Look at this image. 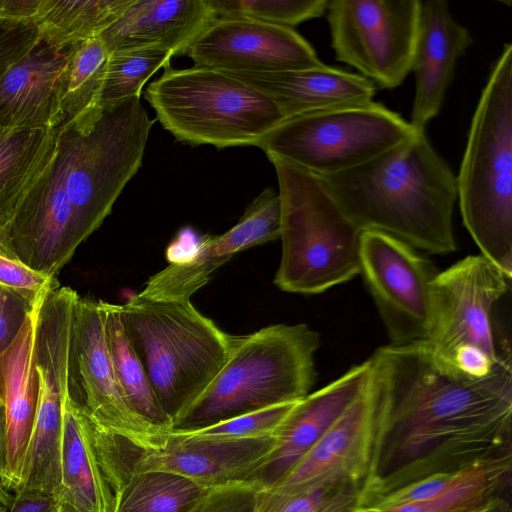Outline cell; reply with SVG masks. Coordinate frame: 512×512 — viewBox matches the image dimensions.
<instances>
[{"label": "cell", "mask_w": 512, "mask_h": 512, "mask_svg": "<svg viewBox=\"0 0 512 512\" xmlns=\"http://www.w3.org/2000/svg\"><path fill=\"white\" fill-rule=\"evenodd\" d=\"M172 57V52L160 49L111 53L100 93V109H111L130 98L140 97L144 84L159 69L170 66Z\"/></svg>", "instance_id": "836d02e7"}, {"label": "cell", "mask_w": 512, "mask_h": 512, "mask_svg": "<svg viewBox=\"0 0 512 512\" xmlns=\"http://www.w3.org/2000/svg\"><path fill=\"white\" fill-rule=\"evenodd\" d=\"M75 46L57 47L39 38L31 51L3 76L0 133L61 124L62 79Z\"/></svg>", "instance_id": "603a6c76"}, {"label": "cell", "mask_w": 512, "mask_h": 512, "mask_svg": "<svg viewBox=\"0 0 512 512\" xmlns=\"http://www.w3.org/2000/svg\"><path fill=\"white\" fill-rule=\"evenodd\" d=\"M512 276L482 255H470L439 272L432 289V319L421 341L433 362L451 372L467 356L512 365L500 310Z\"/></svg>", "instance_id": "9c48e42d"}, {"label": "cell", "mask_w": 512, "mask_h": 512, "mask_svg": "<svg viewBox=\"0 0 512 512\" xmlns=\"http://www.w3.org/2000/svg\"><path fill=\"white\" fill-rule=\"evenodd\" d=\"M109 55L100 37L73 48L62 79L61 123L102 111L99 99Z\"/></svg>", "instance_id": "1f68e13d"}, {"label": "cell", "mask_w": 512, "mask_h": 512, "mask_svg": "<svg viewBox=\"0 0 512 512\" xmlns=\"http://www.w3.org/2000/svg\"><path fill=\"white\" fill-rule=\"evenodd\" d=\"M511 480L509 455L472 467L460 483L435 498L357 512H483L497 500L511 497Z\"/></svg>", "instance_id": "f1b7e54d"}, {"label": "cell", "mask_w": 512, "mask_h": 512, "mask_svg": "<svg viewBox=\"0 0 512 512\" xmlns=\"http://www.w3.org/2000/svg\"><path fill=\"white\" fill-rule=\"evenodd\" d=\"M186 56L225 73H274L325 65L293 28L242 17H217Z\"/></svg>", "instance_id": "2e32d148"}, {"label": "cell", "mask_w": 512, "mask_h": 512, "mask_svg": "<svg viewBox=\"0 0 512 512\" xmlns=\"http://www.w3.org/2000/svg\"><path fill=\"white\" fill-rule=\"evenodd\" d=\"M417 132L394 111L369 101L286 118L256 147L266 156L323 176L369 162Z\"/></svg>", "instance_id": "30bf717a"}, {"label": "cell", "mask_w": 512, "mask_h": 512, "mask_svg": "<svg viewBox=\"0 0 512 512\" xmlns=\"http://www.w3.org/2000/svg\"><path fill=\"white\" fill-rule=\"evenodd\" d=\"M372 370L370 357L297 401L275 431L273 449L247 481L258 488L280 483L363 391Z\"/></svg>", "instance_id": "d6986e66"}, {"label": "cell", "mask_w": 512, "mask_h": 512, "mask_svg": "<svg viewBox=\"0 0 512 512\" xmlns=\"http://www.w3.org/2000/svg\"><path fill=\"white\" fill-rule=\"evenodd\" d=\"M58 126L0 133V225L53 155Z\"/></svg>", "instance_id": "83f0119b"}, {"label": "cell", "mask_w": 512, "mask_h": 512, "mask_svg": "<svg viewBox=\"0 0 512 512\" xmlns=\"http://www.w3.org/2000/svg\"><path fill=\"white\" fill-rule=\"evenodd\" d=\"M56 512H80L75 506L61 498V502Z\"/></svg>", "instance_id": "7dc6e473"}, {"label": "cell", "mask_w": 512, "mask_h": 512, "mask_svg": "<svg viewBox=\"0 0 512 512\" xmlns=\"http://www.w3.org/2000/svg\"><path fill=\"white\" fill-rule=\"evenodd\" d=\"M13 500V495L10 494L1 484H0V504L4 506L7 510L10 507Z\"/></svg>", "instance_id": "bcb514c9"}, {"label": "cell", "mask_w": 512, "mask_h": 512, "mask_svg": "<svg viewBox=\"0 0 512 512\" xmlns=\"http://www.w3.org/2000/svg\"><path fill=\"white\" fill-rule=\"evenodd\" d=\"M319 333L307 324H275L231 335L225 364L206 390L173 422L191 432L307 396L316 378Z\"/></svg>", "instance_id": "3957f363"}, {"label": "cell", "mask_w": 512, "mask_h": 512, "mask_svg": "<svg viewBox=\"0 0 512 512\" xmlns=\"http://www.w3.org/2000/svg\"><path fill=\"white\" fill-rule=\"evenodd\" d=\"M144 97L162 127L191 145L257 146L285 119L266 95L208 67L168 66Z\"/></svg>", "instance_id": "ba28073f"}, {"label": "cell", "mask_w": 512, "mask_h": 512, "mask_svg": "<svg viewBox=\"0 0 512 512\" xmlns=\"http://www.w3.org/2000/svg\"><path fill=\"white\" fill-rule=\"evenodd\" d=\"M209 1L218 17H242L288 28L323 16L328 5V0Z\"/></svg>", "instance_id": "e575fe53"}, {"label": "cell", "mask_w": 512, "mask_h": 512, "mask_svg": "<svg viewBox=\"0 0 512 512\" xmlns=\"http://www.w3.org/2000/svg\"><path fill=\"white\" fill-rule=\"evenodd\" d=\"M36 24L0 20V80L39 41Z\"/></svg>", "instance_id": "ab89813d"}, {"label": "cell", "mask_w": 512, "mask_h": 512, "mask_svg": "<svg viewBox=\"0 0 512 512\" xmlns=\"http://www.w3.org/2000/svg\"><path fill=\"white\" fill-rule=\"evenodd\" d=\"M61 486V498L80 512L113 511L114 495L99 462L93 423L73 383L62 396Z\"/></svg>", "instance_id": "484cf974"}, {"label": "cell", "mask_w": 512, "mask_h": 512, "mask_svg": "<svg viewBox=\"0 0 512 512\" xmlns=\"http://www.w3.org/2000/svg\"><path fill=\"white\" fill-rule=\"evenodd\" d=\"M463 224L481 255L512 276V45L494 64L456 177Z\"/></svg>", "instance_id": "277c9868"}, {"label": "cell", "mask_w": 512, "mask_h": 512, "mask_svg": "<svg viewBox=\"0 0 512 512\" xmlns=\"http://www.w3.org/2000/svg\"><path fill=\"white\" fill-rule=\"evenodd\" d=\"M0 284L14 291L31 306L59 287L56 277L39 272L0 252Z\"/></svg>", "instance_id": "8d00e7d4"}, {"label": "cell", "mask_w": 512, "mask_h": 512, "mask_svg": "<svg viewBox=\"0 0 512 512\" xmlns=\"http://www.w3.org/2000/svg\"><path fill=\"white\" fill-rule=\"evenodd\" d=\"M361 273L390 345L424 341L432 319V289L439 273L423 252L390 235L362 232Z\"/></svg>", "instance_id": "4fadbf2b"}, {"label": "cell", "mask_w": 512, "mask_h": 512, "mask_svg": "<svg viewBox=\"0 0 512 512\" xmlns=\"http://www.w3.org/2000/svg\"><path fill=\"white\" fill-rule=\"evenodd\" d=\"M217 17L209 0H131L99 37L109 54L160 49L186 56Z\"/></svg>", "instance_id": "cb8c5ba5"}, {"label": "cell", "mask_w": 512, "mask_h": 512, "mask_svg": "<svg viewBox=\"0 0 512 512\" xmlns=\"http://www.w3.org/2000/svg\"><path fill=\"white\" fill-rule=\"evenodd\" d=\"M483 512H512L511 497L497 500Z\"/></svg>", "instance_id": "f6af8a7d"}, {"label": "cell", "mask_w": 512, "mask_h": 512, "mask_svg": "<svg viewBox=\"0 0 512 512\" xmlns=\"http://www.w3.org/2000/svg\"><path fill=\"white\" fill-rule=\"evenodd\" d=\"M0 512H7V509L0 504Z\"/></svg>", "instance_id": "c3c4849f"}, {"label": "cell", "mask_w": 512, "mask_h": 512, "mask_svg": "<svg viewBox=\"0 0 512 512\" xmlns=\"http://www.w3.org/2000/svg\"><path fill=\"white\" fill-rule=\"evenodd\" d=\"M279 187L282 254L274 284L314 295L361 273L362 232L344 215L319 179L274 156Z\"/></svg>", "instance_id": "8992f818"}, {"label": "cell", "mask_w": 512, "mask_h": 512, "mask_svg": "<svg viewBox=\"0 0 512 512\" xmlns=\"http://www.w3.org/2000/svg\"><path fill=\"white\" fill-rule=\"evenodd\" d=\"M72 372L77 399L99 429L152 447L157 439L129 406L107 345L105 302L79 296L74 311Z\"/></svg>", "instance_id": "9a60e30c"}, {"label": "cell", "mask_w": 512, "mask_h": 512, "mask_svg": "<svg viewBox=\"0 0 512 512\" xmlns=\"http://www.w3.org/2000/svg\"><path fill=\"white\" fill-rule=\"evenodd\" d=\"M371 359L373 370L363 391L291 472L270 488L294 490L331 479H352L364 484L384 400L383 379Z\"/></svg>", "instance_id": "e0dca14e"}, {"label": "cell", "mask_w": 512, "mask_h": 512, "mask_svg": "<svg viewBox=\"0 0 512 512\" xmlns=\"http://www.w3.org/2000/svg\"><path fill=\"white\" fill-rule=\"evenodd\" d=\"M295 403L271 406L219 422L206 428L185 433L225 439L273 435Z\"/></svg>", "instance_id": "d590c367"}, {"label": "cell", "mask_w": 512, "mask_h": 512, "mask_svg": "<svg viewBox=\"0 0 512 512\" xmlns=\"http://www.w3.org/2000/svg\"><path fill=\"white\" fill-rule=\"evenodd\" d=\"M60 502V495L21 491L14 493L7 512H56Z\"/></svg>", "instance_id": "b9f144b4"}, {"label": "cell", "mask_w": 512, "mask_h": 512, "mask_svg": "<svg viewBox=\"0 0 512 512\" xmlns=\"http://www.w3.org/2000/svg\"><path fill=\"white\" fill-rule=\"evenodd\" d=\"M280 198L267 187L227 232L203 239L192 253L149 278L137 295L151 300H190L233 255L280 238Z\"/></svg>", "instance_id": "ac0fdd59"}, {"label": "cell", "mask_w": 512, "mask_h": 512, "mask_svg": "<svg viewBox=\"0 0 512 512\" xmlns=\"http://www.w3.org/2000/svg\"><path fill=\"white\" fill-rule=\"evenodd\" d=\"M316 177L361 232L384 233L424 253L456 250V176L425 131L360 166Z\"/></svg>", "instance_id": "7a4b0ae2"}, {"label": "cell", "mask_w": 512, "mask_h": 512, "mask_svg": "<svg viewBox=\"0 0 512 512\" xmlns=\"http://www.w3.org/2000/svg\"><path fill=\"white\" fill-rule=\"evenodd\" d=\"M131 0H43L35 21L40 38L57 47H73L99 37Z\"/></svg>", "instance_id": "f546056e"}, {"label": "cell", "mask_w": 512, "mask_h": 512, "mask_svg": "<svg viewBox=\"0 0 512 512\" xmlns=\"http://www.w3.org/2000/svg\"><path fill=\"white\" fill-rule=\"evenodd\" d=\"M105 332L116 378L124 396L158 444L172 431V422L163 412L129 340L122 322L120 305L105 302Z\"/></svg>", "instance_id": "4316f807"}, {"label": "cell", "mask_w": 512, "mask_h": 512, "mask_svg": "<svg viewBox=\"0 0 512 512\" xmlns=\"http://www.w3.org/2000/svg\"><path fill=\"white\" fill-rule=\"evenodd\" d=\"M31 307L20 295L0 284V352L15 338Z\"/></svg>", "instance_id": "60d3db41"}, {"label": "cell", "mask_w": 512, "mask_h": 512, "mask_svg": "<svg viewBox=\"0 0 512 512\" xmlns=\"http://www.w3.org/2000/svg\"><path fill=\"white\" fill-rule=\"evenodd\" d=\"M363 482L331 479L294 490L258 488V512H357Z\"/></svg>", "instance_id": "d6a6232c"}, {"label": "cell", "mask_w": 512, "mask_h": 512, "mask_svg": "<svg viewBox=\"0 0 512 512\" xmlns=\"http://www.w3.org/2000/svg\"><path fill=\"white\" fill-rule=\"evenodd\" d=\"M43 0H0V20L34 23Z\"/></svg>", "instance_id": "7bdbcfd3"}, {"label": "cell", "mask_w": 512, "mask_h": 512, "mask_svg": "<svg viewBox=\"0 0 512 512\" xmlns=\"http://www.w3.org/2000/svg\"><path fill=\"white\" fill-rule=\"evenodd\" d=\"M371 357L384 400L361 507L431 476L512 455V366L457 377L422 342L389 344Z\"/></svg>", "instance_id": "6da1fadb"}, {"label": "cell", "mask_w": 512, "mask_h": 512, "mask_svg": "<svg viewBox=\"0 0 512 512\" xmlns=\"http://www.w3.org/2000/svg\"><path fill=\"white\" fill-rule=\"evenodd\" d=\"M472 42L469 30L454 19L447 1H421L411 61L415 93L409 123L416 131H425L439 114L456 64Z\"/></svg>", "instance_id": "44dd1931"}, {"label": "cell", "mask_w": 512, "mask_h": 512, "mask_svg": "<svg viewBox=\"0 0 512 512\" xmlns=\"http://www.w3.org/2000/svg\"><path fill=\"white\" fill-rule=\"evenodd\" d=\"M209 490L172 472H135L113 489L112 512H190Z\"/></svg>", "instance_id": "4dcf8cb0"}, {"label": "cell", "mask_w": 512, "mask_h": 512, "mask_svg": "<svg viewBox=\"0 0 512 512\" xmlns=\"http://www.w3.org/2000/svg\"><path fill=\"white\" fill-rule=\"evenodd\" d=\"M257 490L248 481L213 488L190 512H258Z\"/></svg>", "instance_id": "f35d334b"}, {"label": "cell", "mask_w": 512, "mask_h": 512, "mask_svg": "<svg viewBox=\"0 0 512 512\" xmlns=\"http://www.w3.org/2000/svg\"><path fill=\"white\" fill-rule=\"evenodd\" d=\"M420 0H331L327 21L337 61L386 89L411 72Z\"/></svg>", "instance_id": "7c38bea8"}, {"label": "cell", "mask_w": 512, "mask_h": 512, "mask_svg": "<svg viewBox=\"0 0 512 512\" xmlns=\"http://www.w3.org/2000/svg\"><path fill=\"white\" fill-rule=\"evenodd\" d=\"M120 310L129 340L173 424L222 369L231 335L190 300H151L136 294Z\"/></svg>", "instance_id": "5b68a950"}, {"label": "cell", "mask_w": 512, "mask_h": 512, "mask_svg": "<svg viewBox=\"0 0 512 512\" xmlns=\"http://www.w3.org/2000/svg\"><path fill=\"white\" fill-rule=\"evenodd\" d=\"M6 470V421L2 399L0 397V484L2 485Z\"/></svg>", "instance_id": "ee69618b"}, {"label": "cell", "mask_w": 512, "mask_h": 512, "mask_svg": "<svg viewBox=\"0 0 512 512\" xmlns=\"http://www.w3.org/2000/svg\"><path fill=\"white\" fill-rule=\"evenodd\" d=\"M48 293L32 305L15 338L0 352V397L6 421V470L2 486L13 493L20 484L36 413V338L41 306Z\"/></svg>", "instance_id": "7402d4cb"}, {"label": "cell", "mask_w": 512, "mask_h": 512, "mask_svg": "<svg viewBox=\"0 0 512 512\" xmlns=\"http://www.w3.org/2000/svg\"><path fill=\"white\" fill-rule=\"evenodd\" d=\"M472 467L458 473L434 475L408 484L385 495L374 498L361 508H385L435 498L460 483Z\"/></svg>", "instance_id": "74e56055"}, {"label": "cell", "mask_w": 512, "mask_h": 512, "mask_svg": "<svg viewBox=\"0 0 512 512\" xmlns=\"http://www.w3.org/2000/svg\"><path fill=\"white\" fill-rule=\"evenodd\" d=\"M57 147L0 225V251L56 277L81 244Z\"/></svg>", "instance_id": "5bb4252c"}, {"label": "cell", "mask_w": 512, "mask_h": 512, "mask_svg": "<svg viewBox=\"0 0 512 512\" xmlns=\"http://www.w3.org/2000/svg\"><path fill=\"white\" fill-rule=\"evenodd\" d=\"M35 367L38 401L20 484L14 493L61 495L62 396L65 386L73 383L70 346L52 340L38 342Z\"/></svg>", "instance_id": "ffe728a7"}, {"label": "cell", "mask_w": 512, "mask_h": 512, "mask_svg": "<svg viewBox=\"0 0 512 512\" xmlns=\"http://www.w3.org/2000/svg\"><path fill=\"white\" fill-rule=\"evenodd\" d=\"M94 441L103 473L112 489L129 474L167 471L185 476L208 489L247 481L264 462L275 437L225 439L171 431L152 447L97 428Z\"/></svg>", "instance_id": "8fae6325"}, {"label": "cell", "mask_w": 512, "mask_h": 512, "mask_svg": "<svg viewBox=\"0 0 512 512\" xmlns=\"http://www.w3.org/2000/svg\"><path fill=\"white\" fill-rule=\"evenodd\" d=\"M226 74L270 98L285 119L327 108L369 102L375 94V85L367 78L326 64L274 73Z\"/></svg>", "instance_id": "d4e9b609"}, {"label": "cell", "mask_w": 512, "mask_h": 512, "mask_svg": "<svg viewBox=\"0 0 512 512\" xmlns=\"http://www.w3.org/2000/svg\"><path fill=\"white\" fill-rule=\"evenodd\" d=\"M152 126L140 97L58 126L57 156L81 243L140 169Z\"/></svg>", "instance_id": "52a82bcc"}]
</instances>
